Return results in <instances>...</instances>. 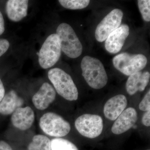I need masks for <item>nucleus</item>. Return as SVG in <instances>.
Wrapping results in <instances>:
<instances>
[{"label":"nucleus","instance_id":"bb28decb","mask_svg":"<svg viewBox=\"0 0 150 150\" xmlns=\"http://www.w3.org/2000/svg\"><path fill=\"white\" fill-rule=\"evenodd\" d=\"M150 150V149H147V150Z\"/></svg>","mask_w":150,"mask_h":150},{"label":"nucleus","instance_id":"412c9836","mask_svg":"<svg viewBox=\"0 0 150 150\" xmlns=\"http://www.w3.org/2000/svg\"><path fill=\"white\" fill-rule=\"evenodd\" d=\"M139 108L141 110L146 111L150 110V91L147 93L139 105Z\"/></svg>","mask_w":150,"mask_h":150},{"label":"nucleus","instance_id":"f3484780","mask_svg":"<svg viewBox=\"0 0 150 150\" xmlns=\"http://www.w3.org/2000/svg\"><path fill=\"white\" fill-rule=\"evenodd\" d=\"M28 150H51V140L48 137L43 135H35L28 145Z\"/></svg>","mask_w":150,"mask_h":150},{"label":"nucleus","instance_id":"9b49d317","mask_svg":"<svg viewBox=\"0 0 150 150\" xmlns=\"http://www.w3.org/2000/svg\"><path fill=\"white\" fill-rule=\"evenodd\" d=\"M56 91L50 84L45 82L32 98V103L35 108L44 110L48 108L55 100Z\"/></svg>","mask_w":150,"mask_h":150},{"label":"nucleus","instance_id":"423d86ee","mask_svg":"<svg viewBox=\"0 0 150 150\" xmlns=\"http://www.w3.org/2000/svg\"><path fill=\"white\" fill-rule=\"evenodd\" d=\"M61 53L59 37L56 34H51L46 38L37 54L40 67L47 69L54 66L60 59Z\"/></svg>","mask_w":150,"mask_h":150},{"label":"nucleus","instance_id":"39448f33","mask_svg":"<svg viewBox=\"0 0 150 150\" xmlns=\"http://www.w3.org/2000/svg\"><path fill=\"white\" fill-rule=\"evenodd\" d=\"M39 126L45 134L56 138L67 136L71 129L69 122L53 112H46L42 115L39 121Z\"/></svg>","mask_w":150,"mask_h":150},{"label":"nucleus","instance_id":"4468645a","mask_svg":"<svg viewBox=\"0 0 150 150\" xmlns=\"http://www.w3.org/2000/svg\"><path fill=\"white\" fill-rule=\"evenodd\" d=\"M150 74L148 71L137 72L129 76L126 83V90L130 95L138 91H143L147 86L150 81Z\"/></svg>","mask_w":150,"mask_h":150},{"label":"nucleus","instance_id":"f03ea898","mask_svg":"<svg viewBox=\"0 0 150 150\" xmlns=\"http://www.w3.org/2000/svg\"><path fill=\"white\" fill-rule=\"evenodd\" d=\"M48 79L59 95L69 101L77 100L79 96L77 88L71 77L59 68L49 70Z\"/></svg>","mask_w":150,"mask_h":150},{"label":"nucleus","instance_id":"4be33fe9","mask_svg":"<svg viewBox=\"0 0 150 150\" xmlns=\"http://www.w3.org/2000/svg\"><path fill=\"white\" fill-rule=\"evenodd\" d=\"M9 46L8 40L5 39H0V57L8 50Z\"/></svg>","mask_w":150,"mask_h":150},{"label":"nucleus","instance_id":"5701e85b","mask_svg":"<svg viewBox=\"0 0 150 150\" xmlns=\"http://www.w3.org/2000/svg\"><path fill=\"white\" fill-rule=\"evenodd\" d=\"M142 123L144 126L149 127L150 126V110L146 111L142 118Z\"/></svg>","mask_w":150,"mask_h":150},{"label":"nucleus","instance_id":"ddd939ff","mask_svg":"<svg viewBox=\"0 0 150 150\" xmlns=\"http://www.w3.org/2000/svg\"><path fill=\"white\" fill-rule=\"evenodd\" d=\"M127 104V98L123 95L112 97L105 104L103 109L105 116L110 121H115L125 110Z\"/></svg>","mask_w":150,"mask_h":150},{"label":"nucleus","instance_id":"f257e3e1","mask_svg":"<svg viewBox=\"0 0 150 150\" xmlns=\"http://www.w3.org/2000/svg\"><path fill=\"white\" fill-rule=\"evenodd\" d=\"M82 76L92 88H102L107 84L108 78L104 66L98 59L86 56L81 62Z\"/></svg>","mask_w":150,"mask_h":150},{"label":"nucleus","instance_id":"1a4fd4ad","mask_svg":"<svg viewBox=\"0 0 150 150\" xmlns=\"http://www.w3.org/2000/svg\"><path fill=\"white\" fill-rule=\"evenodd\" d=\"M129 34V28L123 24L111 33L105 40V46L108 52L115 54L122 48L126 38Z\"/></svg>","mask_w":150,"mask_h":150},{"label":"nucleus","instance_id":"7ed1b4c3","mask_svg":"<svg viewBox=\"0 0 150 150\" xmlns=\"http://www.w3.org/2000/svg\"><path fill=\"white\" fill-rule=\"evenodd\" d=\"M56 34L60 40L62 51L67 56L75 59L81 56L82 45L71 25L64 23H61L56 29Z\"/></svg>","mask_w":150,"mask_h":150},{"label":"nucleus","instance_id":"20e7f679","mask_svg":"<svg viewBox=\"0 0 150 150\" xmlns=\"http://www.w3.org/2000/svg\"><path fill=\"white\" fill-rule=\"evenodd\" d=\"M147 63L146 57L141 54L121 53L112 59V64L115 69L127 76L142 71L146 67Z\"/></svg>","mask_w":150,"mask_h":150},{"label":"nucleus","instance_id":"a211bd4d","mask_svg":"<svg viewBox=\"0 0 150 150\" xmlns=\"http://www.w3.org/2000/svg\"><path fill=\"white\" fill-rule=\"evenodd\" d=\"M51 150H79L73 143L69 140L57 138L51 141Z\"/></svg>","mask_w":150,"mask_h":150},{"label":"nucleus","instance_id":"393cba45","mask_svg":"<svg viewBox=\"0 0 150 150\" xmlns=\"http://www.w3.org/2000/svg\"><path fill=\"white\" fill-rule=\"evenodd\" d=\"M4 31V21L2 14L0 11V35H2Z\"/></svg>","mask_w":150,"mask_h":150},{"label":"nucleus","instance_id":"b1692460","mask_svg":"<svg viewBox=\"0 0 150 150\" xmlns=\"http://www.w3.org/2000/svg\"><path fill=\"white\" fill-rule=\"evenodd\" d=\"M0 150H13V149L6 142L1 141L0 142Z\"/></svg>","mask_w":150,"mask_h":150},{"label":"nucleus","instance_id":"6ab92c4d","mask_svg":"<svg viewBox=\"0 0 150 150\" xmlns=\"http://www.w3.org/2000/svg\"><path fill=\"white\" fill-rule=\"evenodd\" d=\"M59 3L65 8L71 10L81 9L88 6L89 0H59Z\"/></svg>","mask_w":150,"mask_h":150},{"label":"nucleus","instance_id":"a878e982","mask_svg":"<svg viewBox=\"0 0 150 150\" xmlns=\"http://www.w3.org/2000/svg\"><path fill=\"white\" fill-rule=\"evenodd\" d=\"M5 93V90L4 87L3 85L2 81L0 79V102L2 100L4 97Z\"/></svg>","mask_w":150,"mask_h":150},{"label":"nucleus","instance_id":"9d476101","mask_svg":"<svg viewBox=\"0 0 150 150\" xmlns=\"http://www.w3.org/2000/svg\"><path fill=\"white\" fill-rule=\"evenodd\" d=\"M138 119V113L134 108L125 109L115 120L111 128V131L115 135L125 133L135 125Z\"/></svg>","mask_w":150,"mask_h":150},{"label":"nucleus","instance_id":"dca6fc26","mask_svg":"<svg viewBox=\"0 0 150 150\" xmlns=\"http://www.w3.org/2000/svg\"><path fill=\"white\" fill-rule=\"evenodd\" d=\"M24 100L16 92L11 90L5 95L0 102V113L4 115L12 114L17 109L21 107Z\"/></svg>","mask_w":150,"mask_h":150},{"label":"nucleus","instance_id":"f8f14e48","mask_svg":"<svg viewBox=\"0 0 150 150\" xmlns=\"http://www.w3.org/2000/svg\"><path fill=\"white\" fill-rule=\"evenodd\" d=\"M35 113L29 106L20 107L12 114L11 121L13 125L21 131L29 129L35 121Z\"/></svg>","mask_w":150,"mask_h":150},{"label":"nucleus","instance_id":"0eeeda50","mask_svg":"<svg viewBox=\"0 0 150 150\" xmlns=\"http://www.w3.org/2000/svg\"><path fill=\"white\" fill-rule=\"evenodd\" d=\"M75 126L82 136L89 139H94L102 133L103 121L100 115L84 114L76 119Z\"/></svg>","mask_w":150,"mask_h":150},{"label":"nucleus","instance_id":"6e6552de","mask_svg":"<svg viewBox=\"0 0 150 150\" xmlns=\"http://www.w3.org/2000/svg\"><path fill=\"white\" fill-rule=\"evenodd\" d=\"M123 15L121 10L116 8L105 17L96 29L95 36L96 40L100 42L105 40L111 33L120 26Z\"/></svg>","mask_w":150,"mask_h":150},{"label":"nucleus","instance_id":"aec40b11","mask_svg":"<svg viewBox=\"0 0 150 150\" xmlns=\"http://www.w3.org/2000/svg\"><path fill=\"white\" fill-rule=\"evenodd\" d=\"M138 6L142 17L145 21H150V0H139L138 1Z\"/></svg>","mask_w":150,"mask_h":150},{"label":"nucleus","instance_id":"2eb2a0df","mask_svg":"<svg viewBox=\"0 0 150 150\" xmlns=\"http://www.w3.org/2000/svg\"><path fill=\"white\" fill-rule=\"evenodd\" d=\"M28 1L9 0L6 4V12L11 21L18 22L27 16Z\"/></svg>","mask_w":150,"mask_h":150}]
</instances>
